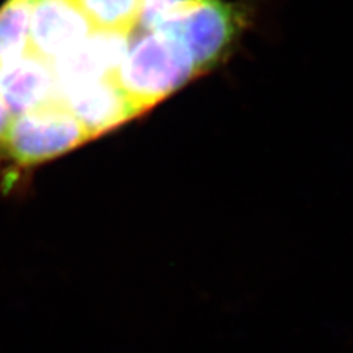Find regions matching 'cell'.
<instances>
[{
  "instance_id": "cell-1",
  "label": "cell",
  "mask_w": 353,
  "mask_h": 353,
  "mask_svg": "<svg viewBox=\"0 0 353 353\" xmlns=\"http://www.w3.org/2000/svg\"><path fill=\"white\" fill-rule=\"evenodd\" d=\"M197 75L183 44L167 32L153 30L128 46L117 80L141 115Z\"/></svg>"
},
{
  "instance_id": "cell-2",
  "label": "cell",
  "mask_w": 353,
  "mask_h": 353,
  "mask_svg": "<svg viewBox=\"0 0 353 353\" xmlns=\"http://www.w3.org/2000/svg\"><path fill=\"white\" fill-rule=\"evenodd\" d=\"M68 110L53 108L14 119L0 140V157L18 167L53 159L90 140Z\"/></svg>"
},
{
  "instance_id": "cell-3",
  "label": "cell",
  "mask_w": 353,
  "mask_h": 353,
  "mask_svg": "<svg viewBox=\"0 0 353 353\" xmlns=\"http://www.w3.org/2000/svg\"><path fill=\"white\" fill-rule=\"evenodd\" d=\"M157 30L179 40L201 74L211 70L231 48L239 30V19L233 6L219 0H203L163 22Z\"/></svg>"
},
{
  "instance_id": "cell-4",
  "label": "cell",
  "mask_w": 353,
  "mask_h": 353,
  "mask_svg": "<svg viewBox=\"0 0 353 353\" xmlns=\"http://www.w3.org/2000/svg\"><path fill=\"white\" fill-rule=\"evenodd\" d=\"M94 31L74 0H31L27 49L53 62Z\"/></svg>"
},
{
  "instance_id": "cell-5",
  "label": "cell",
  "mask_w": 353,
  "mask_h": 353,
  "mask_svg": "<svg viewBox=\"0 0 353 353\" xmlns=\"http://www.w3.org/2000/svg\"><path fill=\"white\" fill-rule=\"evenodd\" d=\"M128 34L94 30L70 52L49 62L57 80L58 96L66 87L117 77L130 46Z\"/></svg>"
},
{
  "instance_id": "cell-6",
  "label": "cell",
  "mask_w": 353,
  "mask_h": 353,
  "mask_svg": "<svg viewBox=\"0 0 353 353\" xmlns=\"http://www.w3.org/2000/svg\"><path fill=\"white\" fill-rule=\"evenodd\" d=\"M58 103L79 121L92 139L139 117L117 77L66 87L59 93Z\"/></svg>"
},
{
  "instance_id": "cell-7",
  "label": "cell",
  "mask_w": 353,
  "mask_h": 353,
  "mask_svg": "<svg viewBox=\"0 0 353 353\" xmlns=\"http://www.w3.org/2000/svg\"><path fill=\"white\" fill-rule=\"evenodd\" d=\"M94 30L131 32L137 26L141 0H74Z\"/></svg>"
},
{
  "instance_id": "cell-8",
  "label": "cell",
  "mask_w": 353,
  "mask_h": 353,
  "mask_svg": "<svg viewBox=\"0 0 353 353\" xmlns=\"http://www.w3.org/2000/svg\"><path fill=\"white\" fill-rule=\"evenodd\" d=\"M202 2L203 0H141L137 24L146 31L157 30L163 22Z\"/></svg>"
}]
</instances>
